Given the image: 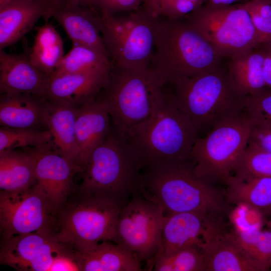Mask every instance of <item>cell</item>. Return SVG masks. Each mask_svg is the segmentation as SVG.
Masks as SVG:
<instances>
[{
  "label": "cell",
  "instance_id": "cell-1",
  "mask_svg": "<svg viewBox=\"0 0 271 271\" xmlns=\"http://www.w3.org/2000/svg\"><path fill=\"white\" fill-rule=\"evenodd\" d=\"M138 195L160 207L164 216L188 212L218 216L226 209L221 193L196 174L190 159L144 166Z\"/></svg>",
  "mask_w": 271,
  "mask_h": 271
},
{
  "label": "cell",
  "instance_id": "cell-2",
  "mask_svg": "<svg viewBox=\"0 0 271 271\" xmlns=\"http://www.w3.org/2000/svg\"><path fill=\"white\" fill-rule=\"evenodd\" d=\"M142 163L137 150L111 125L83 167L79 193L106 198L122 208L136 195Z\"/></svg>",
  "mask_w": 271,
  "mask_h": 271
},
{
  "label": "cell",
  "instance_id": "cell-3",
  "mask_svg": "<svg viewBox=\"0 0 271 271\" xmlns=\"http://www.w3.org/2000/svg\"><path fill=\"white\" fill-rule=\"evenodd\" d=\"M221 58L184 20L158 17L150 68L164 85L218 69Z\"/></svg>",
  "mask_w": 271,
  "mask_h": 271
},
{
  "label": "cell",
  "instance_id": "cell-4",
  "mask_svg": "<svg viewBox=\"0 0 271 271\" xmlns=\"http://www.w3.org/2000/svg\"><path fill=\"white\" fill-rule=\"evenodd\" d=\"M198 133L165 85L164 95L152 114L132 131L128 140L139 153L143 167L161 161L189 159Z\"/></svg>",
  "mask_w": 271,
  "mask_h": 271
},
{
  "label": "cell",
  "instance_id": "cell-5",
  "mask_svg": "<svg viewBox=\"0 0 271 271\" xmlns=\"http://www.w3.org/2000/svg\"><path fill=\"white\" fill-rule=\"evenodd\" d=\"M165 85L198 132L208 133L222 118L244 108L245 97L234 88L228 71L221 67Z\"/></svg>",
  "mask_w": 271,
  "mask_h": 271
},
{
  "label": "cell",
  "instance_id": "cell-6",
  "mask_svg": "<svg viewBox=\"0 0 271 271\" xmlns=\"http://www.w3.org/2000/svg\"><path fill=\"white\" fill-rule=\"evenodd\" d=\"M164 90L165 85L150 68L140 70L112 65L99 97L108 111L113 128L128 140L132 131L152 114Z\"/></svg>",
  "mask_w": 271,
  "mask_h": 271
},
{
  "label": "cell",
  "instance_id": "cell-7",
  "mask_svg": "<svg viewBox=\"0 0 271 271\" xmlns=\"http://www.w3.org/2000/svg\"><path fill=\"white\" fill-rule=\"evenodd\" d=\"M121 209L109 199L76 190L57 213L56 237L80 252L90 250L102 242L113 241Z\"/></svg>",
  "mask_w": 271,
  "mask_h": 271
},
{
  "label": "cell",
  "instance_id": "cell-8",
  "mask_svg": "<svg viewBox=\"0 0 271 271\" xmlns=\"http://www.w3.org/2000/svg\"><path fill=\"white\" fill-rule=\"evenodd\" d=\"M100 32L112 65L147 70L153 56L158 17L142 5L130 12L99 13Z\"/></svg>",
  "mask_w": 271,
  "mask_h": 271
},
{
  "label": "cell",
  "instance_id": "cell-9",
  "mask_svg": "<svg viewBox=\"0 0 271 271\" xmlns=\"http://www.w3.org/2000/svg\"><path fill=\"white\" fill-rule=\"evenodd\" d=\"M254 120L243 109L228 115L195 142L189 159L196 174L208 180L224 182L230 176L236 163L248 145Z\"/></svg>",
  "mask_w": 271,
  "mask_h": 271
},
{
  "label": "cell",
  "instance_id": "cell-10",
  "mask_svg": "<svg viewBox=\"0 0 271 271\" xmlns=\"http://www.w3.org/2000/svg\"><path fill=\"white\" fill-rule=\"evenodd\" d=\"M184 20L222 57H233L259 46L247 12L239 5L201 6Z\"/></svg>",
  "mask_w": 271,
  "mask_h": 271
},
{
  "label": "cell",
  "instance_id": "cell-11",
  "mask_svg": "<svg viewBox=\"0 0 271 271\" xmlns=\"http://www.w3.org/2000/svg\"><path fill=\"white\" fill-rule=\"evenodd\" d=\"M57 216L36 184L21 191H0L1 241L33 232L55 234Z\"/></svg>",
  "mask_w": 271,
  "mask_h": 271
},
{
  "label": "cell",
  "instance_id": "cell-12",
  "mask_svg": "<svg viewBox=\"0 0 271 271\" xmlns=\"http://www.w3.org/2000/svg\"><path fill=\"white\" fill-rule=\"evenodd\" d=\"M164 217L160 207L136 195L121 209L113 241L147 263L159 248Z\"/></svg>",
  "mask_w": 271,
  "mask_h": 271
},
{
  "label": "cell",
  "instance_id": "cell-13",
  "mask_svg": "<svg viewBox=\"0 0 271 271\" xmlns=\"http://www.w3.org/2000/svg\"><path fill=\"white\" fill-rule=\"evenodd\" d=\"M1 242V264L20 271H49L57 255L72 250L55 234L30 233Z\"/></svg>",
  "mask_w": 271,
  "mask_h": 271
},
{
  "label": "cell",
  "instance_id": "cell-14",
  "mask_svg": "<svg viewBox=\"0 0 271 271\" xmlns=\"http://www.w3.org/2000/svg\"><path fill=\"white\" fill-rule=\"evenodd\" d=\"M50 144L31 151L35 162L36 186L57 212L77 188L74 176L81 173L78 167L61 155Z\"/></svg>",
  "mask_w": 271,
  "mask_h": 271
},
{
  "label": "cell",
  "instance_id": "cell-15",
  "mask_svg": "<svg viewBox=\"0 0 271 271\" xmlns=\"http://www.w3.org/2000/svg\"><path fill=\"white\" fill-rule=\"evenodd\" d=\"M217 217L208 222L198 246L204 257L205 271L268 270L243 250L230 231L223 230Z\"/></svg>",
  "mask_w": 271,
  "mask_h": 271
},
{
  "label": "cell",
  "instance_id": "cell-16",
  "mask_svg": "<svg viewBox=\"0 0 271 271\" xmlns=\"http://www.w3.org/2000/svg\"><path fill=\"white\" fill-rule=\"evenodd\" d=\"M110 72L92 70L53 75L47 79L44 98L79 107L98 98Z\"/></svg>",
  "mask_w": 271,
  "mask_h": 271
},
{
  "label": "cell",
  "instance_id": "cell-17",
  "mask_svg": "<svg viewBox=\"0 0 271 271\" xmlns=\"http://www.w3.org/2000/svg\"><path fill=\"white\" fill-rule=\"evenodd\" d=\"M62 0H17L0 9V50L16 43Z\"/></svg>",
  "mask_w": 271,
  "mask_h": 271
},
{
  "label": "cell",
  "instance_id": "cell-18",
  "mask_svg": "<svg viewBox=\"0 0 271 271\" xmlns=\"http://www.w3.org/2000/svg\"><path fill=\"white\" fill-rule=\"evenodd\" d=\"M110 122L108 111L99 96L77 108L75 121L77 163L82 172L92 152L107 136L112 125Z\"/></svg>",
  "mask_w": 271,
  "mask_h": 271
},
{
  "label": "cell",
  "instance_id": "cell-19",
  "mask_svg": "<svg viewBox=\"0 0 271 271\" xmlns=\"http://www.w3.org/2000/svg\"><path fill=\"white\" fill-rule=\"evenodd\" d=\"M213 216H216L196 212L165 216L159 248L154 257L147 263V269L161 256L186 247H198L206 226Z\"/></svg>",
  "mask_w": 271,
  "mask_h": 271
},
{
  "label": "cell",
  "instance_id": "cell-20",
  "mask_svg": "<svg viewBox=\"0 0 271 271\" xmlns=\"http://www.w3.org/2000/svg\"><path fill=\"white\" fill-rule=\"evenodd\" d=\"M48 77L31 62L29 55L0 50L1 94H21L44 97Z\"/></svg>",
  "mask_w": 271,
  "mask_h": 271
},
{
  "label": "cell",
  "instance_id": "cell-21",
  "mask_svg": "<svg viewBox=\"0 0 271 271\" xmlns=\"http://www.w3.org/2000/svg\"><path fill=\"white\" fill-rule=\"evenodd\" d=\"M50 17L61 26L72 43L92 47L108 56L100 32L98 12L63 1L53 9Z\"/></svg>",
  "mask_w": 271,
  "mask_h": 271
},
{
  "label": "cell",
  "instance_id": "cell-22",
  "mask_svg": "<svg viewBox=\"0 0 271 271\" xmlns=\"http://www.w3.org/2000/svg\"><path fill=\"white\" fill-rule=\"evenodd\" d=\"M77 108L45 98L42 118L44 124L51 133L55 149L80 168L77 163L78 150L75 136Z\"/></svg>",
  "mask_w": 271,
  "mask_h": 271
},
{
  "label": "cell",
  "instance_id": "cell-23",
  "mask_svg": "<svg viewBox=\"0 0 271 271\" xmlns=\"http://www.w3.org/2000/svg\"><path fill=\"white\" fill-rule=\"evenodd\" d=\"M110 241L99 243L92 249L74 251L81 271H140V260L132 252Z\"/></svg>",
  "mask_w": 271,
  "mask_h": 271
},
{
  "label": "cell",
  "instance_id": "cell-24",
  "mask_svg": "<svg viewBox=\"0 0 271 271\" xmlns=\"http://www.w3.org/2000/svg\"><path fill=\"white\" fill-rule=\"evenodd\" d=\"M44 97L4 93L0 98L1 126L14 128H36L43 124Z\"/></svg>",
  "mask_w": 271,
  "mask_h": 271
},
{
  "label": "cell",
  "instance_id": "cell-25",
  "mask_svg": "<svg viewBox=\"0 0 271 271\" xmlns=\"http://www.w3.org/2000/svg\"><path fill=\"white\" fill-rule=\"evenodd\" d=\"M259 47L230 58L228 64L230 80L237 92L243 97L265 88L263 75L265 47L263 45Z\"/></svg>",
  "mask_w": 271,
  "mask_h": 271
},
{
  "label": "cell",
  "instance_id": "cell-26",
  "mask_svg": "<svg viewBox=\"0 0 271 271\" xmlns=\"http://www.w3.org/2000/svg\"><path fill=\"white\" fill-rule=\"evenodd\" d=\"M227 188L226 201L236 205H244L263 214L271 210V177H260L241 179L233 175L224 182Z\"/></svg>",
  "mask_w": 271,
  "mask_h": 271
},
{
  "label": "cell",
  "instance_id": "cell-27",
  "mask_svg": "<svg viewBox=\"0 0 271 271\" xmlns=\"http://www.w3.org/2000/svg\"><path fill=\"white\" fill-rule=\"evenodd\" d=\"M32 152L14 150L0 154V189L8 192L26 190L36 183Z\"/></svg>",
  "mask_w": 271,
  "mask_h": 271
},
{
  "label": "cell",
  "instance_id": "cell-28",
  "mask_svg": "<svg viewBox=\"0 0 271 271\" xmlns=\"http://www.w3.org/2000/svg\"><path fill=\"white\" fill-rule=\"evenodd\" d=\"M64 55L63 42L55 28L48 23L37 27L29 54L32 64L49 78Z\"/></svg>",
  "mask_w": 271,
  "mask_h": 271
},
{
  "label": "cell",
  "instance_id": "cell-29",
  "mask_svg": "<svg viewBox=\"0 0 271 271\" xmlns=\"http://www.w3.org/2000/svg\"><path fill=\"white\" fill-rule=\"evenodd\" d=\"M112 67L107 54L87 46L73 43L52 75L92 70L109 72Z\"/></svg>",
  "mask_w": 271,
  "mask_h": 271
},
{
  "label": "cell",
  "instance_id": "cell-30",
  "mask_svg": "<svg viewBox=\"0 0 271 271\" xmlns=\"http://www.w3.org/2000/svg\"><path fill=\"white\" fill-rule=\"evenodd\" d=\"M230 232L239 246L251 258L268 270L271 267V230L254 226L236 228Z\"/></svg>",
  "mask_w": 271,
  "mask_h": 271
},
{
  "label": "cell",
  "instance_id": "cell-31",
  "mask_svg": "<svg viewBox=\"0 0 271 271\" xmlns=\"http://www.w3.org/2000/svg\"><path fill=\"white\" fill-rule=\"evenodd\" d=\"M50 144H53L52 137L48 129L0 128V154L19 148H37Z\"/></svg>",
  "mask_w": 271,
  "mask_h": 271
},
{
  "label": "cell",
  "instance_id": "cell-32",
  "mask_svg": "<svg viewBox=\"0 0 271 271\" xmlns=\"http://www.w3.org/2000/svg\"><path fill=\"white\" fill-rule=\"evenodd\" d=\"M147 270L205 271L204 259L198 247L189 246L156 258Z\"/></svg>",
  "mask_w": 271,
  "mask_h": 271
},
{
  "label": "cell",
  "instance_id": "cell-33",
  "mask_svg": "<svg viewBox=\"0 0 271 271\" xmlns=\"http://www.w3.org/2000/svg\"><path fill=\"white\" fill-rule=\"evenodd\" d=\"M232 173L233 176L241 179L271 177V152L248 144Z\"/></svg>",
  "mask_w": 271,
  "mask_h": 271
},
{
  "label": "cell",
  "instance_id": "cell-34",
  "mask_svg": "<svg viewBox=\"0 0 271 271\" xmlns=\"http://www.w3.org/2000/svg\"><path fill=\"white\" fill-rule=\"evenodd\" d=\"M248 13L259 46L271 43V0H249L240 4Z\"/></svg>",
  "mask_w": 271,
  "mask_h": 271
},
{
  "label": "cell",
  "instance_id": "cell-35",
  "mask_svg": "<svg viewBox=\"0 0 271 271\" xmlns=\"http://www.w3.org/2000/svg\"><path fill=\"white\" fill-rule=\"evenodd\" d=\"M244 109L254 121L271 122V89L245 97Z\"/></svg>",
  "mask_w": 271,
  "mask_h": 271
},
{
  "label": "cell",
  "instance_id": "cell-36",
  "mask_svg": "<svg viewBox=\"0 0 271 271\" xmlns=\"http://www.w3.org/2000/svg\"><path fill=\"white\" fill-rule=\"evenodd\" d=\"M204 0H163L158 17L169 20H182L202 5Z\"/></svg>",
  "mask_w": 271,
  "mask_h": 271
},
{
  "label": "cell",
  "instance_id": "cell-37",
  "mask_svg": "<svg viewBox=\"0 0 271 271\" xmlns=\"http://www.w3.org/2000/svg\"><path fill=\"white\" fill-rule=\"evenodd\" d=\"M248 144L271 152V122L254 121Z\"/></svg>",
  "mask_w": 271,
  "mask_h": 271
},
{
  "label": "cell",
  "instance_id": "cell-38",
  "mask_svg": "<svg viewBox=\"0 0 271 271\" xmlns=\"http://www.w3.org/2000/svg\"><path fill=\"white\" fill-rule=\"evenodd\" d=\"M142 0H96V8L99 13L119 14L138 9Z\"/></svg>",
  "mask_w": 271,
  "mask_h": 271
},
{
  "label": "cell",
  "instance_id": "cell-39",
  "mask_svg": "<svg viewBox=\"0 0 271 271\" xmlns=\"http://www.w3.org/2000/svg\"><path fill=\"white\" fill-rule=\"evenodd\" d=\"M74 250L61 253L54 258L49 271H78V265L74 258Z\"/></svg>",
  "mask_w": 271,
  "mask_h": 271
},
{
  "label": "cell",
  "instance_id": "cell-40",
  "mask_svg": "<svg viewBox=\"0 0 271 271\" xmlns=\"http://www.w3.org/2000/svg\"><path fill=\"white\" fill-rule=\"evenodd\" d=\"M265 56L263 66V80L265 88L271 89V45H263Z\"/></svg>",
  "mask_w": 271,
  "mask_h": 271
},
{
  "label": "cell",
  "instance_id": "cell-41",
  "mask_svg": "<svg viewBox=\"0 0 271 271\" xmlns=\"http://www.w3.org/2000/svg\"><path fill=\"white\" fill-rule=\"evenodd\" d=\"M163 0H142V6L154 17H158L160 4Z\"/></svg>",
  "mask_w": 271,
  "mask_h": 271
},
{
  "label": "cell",
  "instance_id": "cell-42",
  "mask_svg": "<svg viewBox=\"0 0 271 271\" xmlns=\"http://www.w3.org/2000/svg\"><path fill=\"white\" fill-rule=\"evenodd\" d=\"M64 3L69 5H80L88 7L95 11L96 8V0H62ZM98 12V11H97Z\"/></svg>",
  "mask_w": 271,
  "mask_h": 271
},
{
  "label": "cell",
  "instance_id": "cell-43",
  "mask_svg": "<svg viewBox=\"0 0 271 271\" xmlns=\"http://www.w3.org/2000/svg\"><path fill=\"white\" fill-rule=\"evenodd\" d=\"M238 0H209L210 4L215 5H231Z\"/></svg>",
  "mask_w": 271,
  "mask_h": 271
},
{
  "label": "cell",
  "instance_id": "cell-44",
  "mask_svg": "<svg viewBox=\"0 0 271 271\" xmlns=\"http://www.w3.org/2000/svg\"><path fill=\"white\" fill-rule=\"evenodd\" d=\"M17 0H0V9L6 7Z\"/></svg>",
  "mask_w": 271,
  "mask_h": 271
},
{
  "label": "cell",
  "instance_id": "cell-45",
  "mask_svg": "<svg viewBox=\"0 0 271 271\" xmlns=\"http://www.w3.org/2000/svg\"><path fill=\"white\" fill-rule=\"evenodd\" d=\"M267 227L268 228V229L271 230V220H269L267 222Z\"/></svg>",
  "mask_w": 271,
  "mask_h": 271
},
{
  "label": "cell",
  "instance_id": "cell-46",
  "mask_svg": "<svg viewBox=\"0 0 271 271\" xmlns=\"http://www.w3.org/2000/svg\"><path fill=\"white\" fill-rule=\"evenodd\" d=\"M268 215H271V210H270V212L269 213Z\"/></svg>",
  "mask_w": 271,
  "mask_h": 271
},
{
  "label": "cell",
  "instance_id": "cell-47",
  "mask_svg": "<svg viewBox=\"0 0 271 271\" xmlns=\"http://www.w3.org/2000/svg\"><path fill=\"white\" fill-rule=\"evenodd\" d=\"M269 45H271V43H270V44H269Z\"/></svg>",
  "mask_w": 271,
  "mask_h": 271
},
{
  "label": "cell",
  "instance_id": "cell-48",
  "mask_svg": "<svg viewBox=\"0 0 271 271\" xmlns=\"http://www.w3.org/2000/svg\"><path fill=\"white\" fill-rule=\"evenodd\" d=\"M270 268H271V267H270Z\"/></svg>",
  "mask_w": 271,
  "mask_h": 271
},
{
  "label": "cell",
  "instance_id": "cell-49",
  "mask_svg": "<svg viewBox=\"0 0 271 271\" xmlns=\"http://www.w3.org/2000/svg\"></svg>",
  "mask_w": 271,
  "mask_h": 271
}]
</instances>
